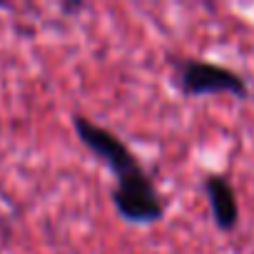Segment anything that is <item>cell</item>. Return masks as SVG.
Masks as SVG:
<instances>
[{"label": "cell", "instance_id": "1", "mask_svg": "<svg viewBox=\"0 0 254 254\" xmlns=\"http://www.w3.org/2000/svg\"><path fill=\"white\" fill-rule=\"evenodd\" d=\"M72 130L80 145L112 172V204L120 219L127 224H157L167 212V199L130 145L80 112L72 115Z\"/></svg>", "mask_w": 254, "mask_h": 254}, {"label": "cell", "instance_id": "2", "mask_svg": "<svg viewBox=\"0 0 254 254\" xmlns=\"http://www.w3.org/2000/svg\"><path fill=\"white\" fill-rule=\"evenodd\" d=\"M170 67L175 87L187 97H207V95H232L239 100L249 97L247 77L227 65L209 63L204 58L172 55Z\"/></svg>", "mask_w": 254, "mask_h": 254}, {"label": "cell", "instance_id": "3", "mask_svg": "<svg viewBox=\"0 0 254 254\" xmlns=\"http://www.w3.org/2000/svg\"><path fill=\"white\" fill-rule=\"evenodd\" d=\"M202 190L209 204L212 222L219 232H234L239 227V199L234 192V185L222 172H207L202 177Z\"/></svg>", "mask_w": 254, "mask_h": 254}]
</instances>
